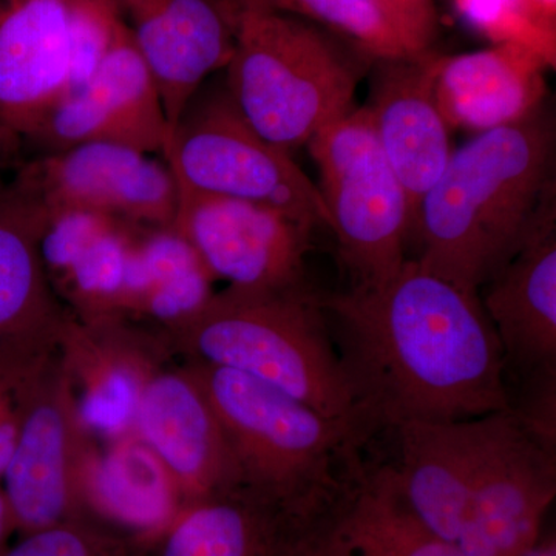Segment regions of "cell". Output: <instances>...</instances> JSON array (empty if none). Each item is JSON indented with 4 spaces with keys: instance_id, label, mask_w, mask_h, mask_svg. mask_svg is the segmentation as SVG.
<instances>
[{
    "instance_id": "cell-6",
    "label": "cell",
    "mask_w": 556,
    "mask_h": 556,
    "mask_svg": "<svg viewBox=\"0 0 556 556\" xmlns=\"http://www.w3.org/2000/svg\"><path fill=\"white\" fill-rule=\"evenodd\" d=\"M219 5L233 31L226 89L263 138L291 153L354 109L358 83L375 61L367 53L292 14Z\"/></svg>"
},
{
    "instance_id": "cell-16",
    "label": "cell",
    "mask_w": 556,
    "mask_h": 556,
    "mask_svg": "<svg viewBox=\"0 0 556 556\" xmlns=\"http://www.w3.org/2000/svg\"><path fill=\"white\" fill-rule=\"evenodd\" d=\"M482 306L495 328L504 375L522 380L556 369L555 195L525 244L482 287Z\"/></svg>"
},
{
    "instance_id": "cell-11",
    "label": "cell",
    "mask_w": 556,
    "mask_h": 556,
    "mask_svg": "<svg viewBox=\"0 0 556 556\" xmlns=\"http://www.w3.org/2000/svg\"><path fill=\"white\" fill-rule=\"evenodd\" d=\"M16 178L49 214L78 208L139 228H172L177 218L178 185L166 161L126 146L86 142L36 155Z\"/></svg>"
},
{
    "instance_id": "cell-1",
    "label": "cell",
    "mask_w": 556,
    "mask_h": 556,
    "mask_svg": "<svg viewBox=\"0 0 556 556\" xmlns=\"http://www.w3.org/2000/svg\"><path fill=\"white\" fill-rule=\"evenodd\" d=\"M318 299L372 441L408 422L510 408L503 350L478 292L408 258L393 276Z\"/></svg>"
},
{
    "instance_id": "cell-5",
    "label": "cell",
    "mask_w": 556,
    "mask_h": 556,
    "mask_svg": "<svg viewBox=\"0 0 556 556\" xmlns=\"http://www.w3.org/2000/svg\"><path fill=\"white\" fill-rule=\"evenodd\" d=\"M192 362L236 369L331 419L371 434L348 386L320 299L309 288L228 287L163 332Z\"/></svg>"
},
{
    "instance_id": "cell-30",
    "label": "cell",
    "mask_w": 556,
    "mask_h": 556,
    "mask_svg": "<svg viewBox=\"0 0 556 556\" xmlns=\"http://www.w3.org/2000/svg\"><path fill=\"white\" fill-rule=\"evenodd\" d=\"M316 521L292 527L274 556H321Z\"/></svg>"
},
{
    "instance_id": "cell-3",
    "label": "cell",
    "mask_w": 556,
    "mask_h": 556,
    "mask_svg": "<svg viewBox=\"0 0 556 556\" xmlns=\"http://www.w3.org/2000/svg\"><path fill=\"white\" fill-rule=\"evenodd\" d=\"M555 126L544 104L453 150L417 214L422 268L478 292L514 257L555 195Z\"/></svg>"
},
{
    "instance_id": "cell-21",
    "label": "cell",
    "mask_w": 556,
    "mask_h": 556,
    "mask_svg": "<svg viewBox=\"0 0 556 556\" xmlns=\"http://www.w3.org/2000/svg\"><path fill=\"white\" fill-rule=\"evenodd\" d=\"M87 510L153 543L182 510L174 482L159 457L126 438L102 457H91L84 482Z\"/></svg>"
},
{
    "instance_id": "cell-31",
    "label": "cell",
    "mask_w": 556,
    "mask_h": 556,
    "mask_svg": "<svg viewBox=\"0 0 556 556\" xmlns=\"http://www.w3.org/2000/svg\"><path fill=\"white\" fill-rule=\"evenodd\" d=\"M22 148H24V142L20 135L0 124V192L7 186L5 179H3L5 172L11 167L20 166L17 160H20Z\"/></svg>"
},
{
    "instance_id": "cell-8",
    "label": "cell",
    "mask_w": 556,
    "mask_h": 556,
    "mask_svg": "<svg viewBox=\"0 0 556 556\" xmlns=\"http://www.w3.org/2000/svg\"><path fill=\"white\" fill-rule=\"evenodd\" d=\"M340 257L354 285L393 276L407 262L413 215L367 108L351 109L308 142Z\"/></svg>"
},
{
    "instance_id": "cell-15",
    "label": "cell",
    "mask_w": 556,
    "mask_h": 556,
    "mask_svg": "<svg viewBox=\"0 0 556 556\" xmlns=\"http://www.w3.org/2000/svg\"><path fill=\"white\" fill-rule=\"evenodd\" d=\"M148 62L169 129L212 73L232 56V25L218 0H112Z\"/></svg>"
},
{
    "instance_id": "cell-22",
    "label": "cell",
    "mask_w": 556,
    "mask_h": 556,
    "mask_svg": "<svg viewBox=\"0 0 556 556\" xmlns=\"http://www.w3.org/2000/svg\"><path fill=\"white\" fill-rule=\"evenodd\" d=\"M294 526L268 501L237 489L182 508L161 536L160 556H274Z\"/></svg>"
},
{
    "instance_id": "cell-12",
    "label": "cell",
    "mask_w": 556,
    "mask_h": 556,
    "mask_svg": "<svg viewBox=\"0 0 556 556\" xmlns=\"http://www.w3.org/2000/svg\"><path fill=\"white\" fill-rule=\"evenodd\" d=\"M169 137L159 84L123 22L89 83L58 102L22 142L36 155L86 142H112L163 156Z\"/></svg>"
},
{
    "instance_id": "cell-24",
    "label": "cell",
    "mask_w": 556,
    "mask_h": 556,
    "mask_svg": "<svg viewBox=\"0 0 556 556\" xmlns=\"http://www.w3.org/2000/svg\"><path fill=\"white\" fill-rule=\"evenodd\" d=\"M142 229L129 223H112L56 277L84 324L119 320L123 316L127 269Z\"/></svg>"
},
{
    "instance_id": "cell-35",
    "label": "cell",
    "mask_w": 556,
    "mask_h": 556,
    "mask_svg": "<svg viewBox=\"0 0 556 556\" xmlns=\"http://www.w3.org/2000/svg\"><path fill=\"white\" fill-rule=\"evenodd\" d=\"M530 3L544 21L556 25V0H530Z\"/></svg>"
},
{
    "instance_id": "cell-18",
    "label": "cell",
    "mask_w": 556,
    "mask_h": 556,
    "mask_svg": "<svg viewBox=\"0 0 556 556\" xmlns=\"http://www.w3.org/2000/svg\"><path fill=\"white\" fill-rule=\"evenodd\" d=\"M49 217L21 179L0 192V346L62 342L72 320L40 258Z\"/></svg>"
},
{
    "instance_id": "cell-34",
    "label": "cell",
    "mask_w": 556,
    "mask_h": 556,
    "mask_svg": "<svg viewBox=\"0 0 556 556\" xmlns=\"http://www.w3.org/2000/svg\"><path fill=\"white\" fill-rule=\"evenodd\" d=\"M14 529L13 521L10 518L9 507H7L5 497L0 492V551L5 547L7 536Z\"/></svg>"
},
{
    "instance_id": "cell-29",
    "label": "cell",
    "mask_w": 556,
    "mask_h": 556,
    "mask_svg": "<svg viewBox=\"0 0 556 556\" xmlns=\"http://www.w3.org/2000/svg\"><path fill=\"white\" fill-rule=\"evenodd\" d=\"M383 9L396 14L402 21L422 31L428 38L437 35V11L433 0H376Z\"/></svg>"
},
{
    "instance_id": "cell-19",
    "label": "cell",
    "mask_w": 556,
    "mask_h": 556,
    "mask_svg": "<svg viewBox=\"0 0 556 556\" xmlns=\"http://www.w3.org/2000/svg\"><path fill=\"white\" fill-rule=\"evenodd\" d=\"M547 64L518 46L442 56L438 53L434 97L450 129L482 134L517 123L546 100Z\"/></svg>"
},
{
    "instance_id": "cell-9",
    "label": "cell",
    "mask_w": 556,
    "mask_h": 556,
    "mask_svg": "<svg viewBox=\"0 0 556 556\" xmlns=\"http://www.w3.org/2000/svg\"><path fill=\"white\" fill-rule=\"evenodd\" d=\"M42 358L10 388L17 434L2 493L14 529L24 533L86 515L84 482L93 457L67 382Z\"/></svg>"
},
{
    "instance_id": "cell-13",
    "label": "cell",
    "mask_w": 556,
    "mask_h": 556,
    "mask_svg": "<svg viewBox=\"0 0 556 556\" xmlns=\"http://www.w3.org/2000/svg\"><path fill=\"white\" fill-rule=\"evenodd\" d=\"M135 424L174 482L182 508L243 489L225 431L190 368L146 379Z\"/></svg>"
},
{
    "instance_id": "cell-20",
    "label": "cell",
    "mask_w": 556,
    "mask_h": 556,
    "mask_svg": "<svg viewBox=\"0 0 556 556\" xmlns=\"http://www.w3.org/2000/svg\"><path fill=\"white\" fill-rule=\"evenodd\" d=\"M316 526L321 556H464L413 515L378 457H365Z\"/></svg>"
},
{
    "instance_id": "cell-2",
    "label": "cell",
    "mask_w": 556,
    "mask_h": 556,
    "mask_svg": "<svg viewBox=\"0 0 556 556\" xmlns=\"http://www.w3.org/2000/svg\"><path fill=\"white\" fill-rule=\"evenodd\" d=\"M383 434L402 500L459 554L519 556L540 540L556 496V448L514 409Z\"/></svg>"
},
{
    "instance_id": "cell-23",
    "label": "cell",
    "mask_w": 556,
    "mask_h": 556,
    "mask_svg": "<svg viewBox=\"0 0 556 556\" xmlns=\"http://www.w3.org/2000/svg\"><path fill=\"white\" fill-rule=\"evenodd\" d=\"M255 5L324 25L372 60H405L430 50L433 39L383 9L376 0H219Z\"/></svg>"
},
{
    "instance_id": "cell-27",
    "label": "cell",
    "mask_w": 556,
    "mask_h": 556,
    "mask_svg": "<svg viewBox=\"0 0 556 556\" xmlns=\"http://www.w3.org/2000/svg\"><path fill=\"white\" fill-rule=\"evenodd\" d=\"M150 541L123 535L84 517L25 533L0 556H148Z\"/></svg>"
},
{
    "instance_id": "cell-25",
    "label": "cell",
    "mask_w": 556,
    "mask_h": 556,
    "mask_svg": "<svg viewBox=\"0 0 556 556\" xmlns=\"http://www.w3.org/2000/svg\"><path fill=\"white\" fill-rule=\"evenodd\" d=\"M459 16L493 46H518L556 65V25L544 21L530 0H453Z\"/></svg>"
},
{
    "instance_id": "cell-14",
    "label": "cell",
    "mask_w": 556,
    "mask_h": 556,
    "mask_svg": "<svg viewBox=\"0 0 556 556\" xmlns=\"http://www.w3.org/2000/svg\"><path fill=\"white\" fill-rule=\"evenodd\" d=\"M437 58L438 53L428 50L405 60L376 61L367 105L387 160L407 192L413 233L424 197L455 150L452 129L434 97Z\"/></svg>"
},
{
    "instance_id": "cell-26",
    "label": "cell",
    "mask_w": 556,
    "mask_h": 556,
    "mask_svg": "<svg viewBox=\"0 0 556 556\" xmlns=\"http://www.w3.org/2000/svg\"><path fill=\"white\" fill-rule=\"evenodd\" d=\"M144 380L131 362L112 358L98 364L76 404L83 426L112 437L126 433L137 419Z\"/></svg>"
},
{
    "instance_id": "cell-10",
    "label": "cell",
    "mask_w": 556,
    "mask_h": 556,
    "mask_svg": "<svg viewBox=\"0 0 556 556\" xmlns=\"http://www.w3.org/2000/svg\"><path fill=\"white\" fill-rule=\"evenodd\" d=\"M177 185L172 228L192 244L214 278L249 291L308 288L305 262L313 228L276 208L200 192L178 179Z\"/></svg>"
},
{
    "instance_id": "cell-4",
    "label": "cell",
    "mask_w": 556,
    "mask_h": 556,
    "mask_svg": "<svg viewBox=\"0 0 556 556\" xmlns=\"http://www.w3.org/2000/svg\"><path fill=\"white\" fill-rule=\"evenodd\" d=\"M239 467L241 485L295 525H308L345 492L371 439L262 380L192 362Z\"/></svg>"
},
{
    "instance_id": "cell-17",
    "label": "cell",
    "mask_w": 556,
    "mask_h": 556,
    "mask_svg": "<svg viewBox=\"0 0 556 556\" xmlns=\"http://www.w3.org/2000/svg\"><path fill=\"white\" fill-rule=\"evenodd\" d=\"M70 0H0V124L24 141L64 98Z\"/></svg>"
},
{
    "instance_id": "cell-33",
    "label": "cell",
    "mask_w": 556,
    "mask_h": 556,
    "mask_svg": "<svg viewBox=\"0 0 556 556\" xmlns=\"http://www.w3.org/2000/svg\"><path fill=\"white\" fill-rule=\"evenodd\" d=\"M519 556H556L555 536L540 538L532 547Z\"/></svg>"
},
{
    "instance_id": "cell-32",
    "label": "cell",
    "mask_w": 556,
    "mask_h": 556,
    "mask_svg": "<svg viewBox=\"0 0 556 556\" xmlns=\"http://www.w3.org/2000/svg\"><path fill=\"white\" fill-rule=\"evenodd\" d=\"M16 416V415H14ZM17 422L16 417L0 424V477L5 471L14 444H16Z\"/></svg>"
},
{
    "instance_id": "cell-7",
    "label": "cell",
    "mask_w": 556,
    "mask_h": 556,
    "mask_svg": "<svg viewBox=\"0 0 556 556\" xmlns=\"http://www.w3.org/2000/svg\"><path fill=\"white\" fill-rule=\"evenodd\" d=\"M163 159L175 178L212 195L276 208L309 228L331 229L320 189L287 150L262 137L228 89L201 86L170 131Z\"/></svg>"
},
{
    "instance_id": "cell-28",
    "label": "cell",
    "mask_w": 556,
    "mask_h": 556,
    "mask_svg": "<svg viewBox=\"0 0 556 556\" xmlns=\"http://www.w3.org/2000/svg\"><path fill=\"white\" fill-rule=\"evenodd\" d=\"M123 22L112 0H70V67L64 98L89 83Z\"/></svg>"
}]
</instances>
